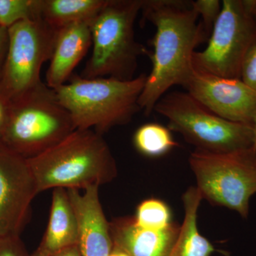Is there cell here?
I'll use <instances>...</instances> for the list:
<instances>
[{"mask_svg": "<svg viewBox=\"0 0 256 256\" xmlns=\"http://www.w3.org/2000/svg\"><path fill=\"white\" fill-rule=\"evenodd\" d=\"M140 12L156 28L152 66L138 101L140 110L150 116L170 88L183 86L193 70L195 48L207 38L192 1L143 0Z\"/></svg>", "mask_w": 256, "mask_h": 256, "instance_id": "1", "label": "cell"}, {"mask_svg": "<svg viewBox=\"0 0 256 256\" xmlns=\"http://www.w3.org/2000/svg\"><path fill=\"white\" fill-rule=\"evenodd\" d=\"M38 193L50 188L85 190L110 182L116 160L102 134L76 130L50 149L28 159Z\"/></svg>", "mask_w": 256, "mask_h": 256, "instance_id": "2", "label": "cell"}, {"mask_svg": "<svg viewBox=\"0 0 256 256\" xmlns=\"http://www.w3.org/2000/svg\"><path fill=\"white\" fill-rule=\"evenodd\" d=\"M146 74L128 80L114 78H85L72 76L55 89L76 130H92L102 134L110 128L130 122L140 110L139 101Z\"/></svg>", "mask_w": 256, "mask_h": 256, "instance_id": "3", "label": "cell"}, {"mask_svg": "<svg viewBox=\"0 0 256 256\" xmlns=\"http://www.w3.org/2000/svg\"><path fill=\"white\" fill-rule=\"evenodd\" d=\"M143 0H108L90 22L92 50L80 76L85 78H136L146 47L136 41L134 25Z\"/></svg>", "mask_w": 256, "mask_h": 256, "instance_id": "4", "label": "cell"}, {"mask_svg": "<svg viewBox=\"0 0 256 256\" xmlns=\"http://www.w3.org/2000/svg\"><path fill=\"white\" fill-rule=\"evenodd\" d=\"M15 101L2 143L26 159L50 149L76 130L55 90L46 82Z\"/></svg>", "mask_w": 256, "mask_h": 256, "instance_id": "5", "label": "cell"}, {"mask_svg": "<svg viewBox=\"0 0 256 256\" xmlns=\"http://www.w3.org/2000/svg\"><path fill=\"white\" fill-rule=\"evenodd\" d=\"M154 111L168 120L170 131L180 133L198 150L226 153L254 146L252 126L222 118L188 92H166Z\"/></svg>", "mask_w": 256, "mask_h": 256, "instance_id": "6", "label": "cell"}, {"mask_svg": "<svg viewBox=\"0 0 256 256\" xmlns=\"http://www.w3.org/2000/svg\"><path fill=\"white\" fill-rule=\"evenodd\" d=\"M202 198L236 210L244 218L256 193V154L254 146L226 153L195 150L188 158Z\"/></svg>", "mask_w": 256, "mask_h": 256, "instance_id": "7", "label": "cell"}, {"mask_svg": "<svg viewBox=\"0 0 256 256\" xmlns=\"http://www.w3.org/2000/svg\"><path fill=\"white\" fill-rule=\"evenodd\" d=\"M256 41V0H224L204 50L195 52L193 68L240 79L242 60Z\"/></svg>", "mask_w": 256, "mask_h": 256, "instance_id": "8", "label": "cell"}, {"mask_svg": "<svg viewBox=\"0 0 256 256\" xmlns=\"http://www.w3.org/2000/svg\"><path fill=\"white\" fill-rule=\"evenodd\" d=\"M57 30L42 18L20 22L8 28L0 95L15 100L43 82L42 67L52 58Z\"/></svg>", "mask_w": 256, "mask_h": 256, "instance_id": "9", "label": "cell"}, {"mask_svg": "<svg viewBox=\"0 0 256 256\" xmlns=\"http://www.w3.org/2000/svg\"><path fill=\"white\" fill-rule=\"evenodd\" d=\"M38 194L28 159L0 143V237L18 236Z\"/></svg>", "mask_w": 256, "mask_h": 256, "instance_id": "10", "label": "cell"}, {"mask_svg": "<svg viewBox=\"0 0 256 256\" xmlns=\"http://www.w3.org/2000/svg\"><path fill=\"white\" fill-rule=\"evenodd\" d=\"M183 87L202 105L222 118L252 126L256 92L240 79L226 78L193 68Z\"/></svg>", "mask_w": 256, "mask_h": 256, "instance_id": "11", "label": "cell"}, {"mask_svg": "<svg viewBox=\"0 0 256 256\" xmlns=\"http://www.w3.org/2000/svg\"><path fill=\"white\" fill-rule=\"evenodd\" d=\"M98 186L67 190L78 224V246L82 256H110L114 242L110 222L106 220L99 198Z\"/></svg>", "mask_w": 256, "mask_h": 256, "instance_id": "12", "label": "cell"}, {"mask_svg": "<svg viewBox=\"0 0 256 256\" xmlns=\"http://www.w3.org/2000/svg\"><path fill=\"white\" fill-rule=\"evenodd\" d=\"M180 228L181 226L173 222L164 230H146L138 226L133 216L120 217L110 222L114 246L129 256H169Z\"/></svg>", "mask_w": 256, "mask_h": 256, "instance_id": "13", "label": "cell"}, {"mask_svg": "<svg viewBox=\"0 0 256 256\" xmlns=\"http://www.w3.org/2000/svg\"><path fill=\"white\" fill-rule=\"evenodd\" d=\"M90 22L66 25L57 30L53 54L47 70L46 84L58 88L66 84L72 72L92 44Z\"/></svg>", "mask_w": 256, "mask_h": 256, "instance_id": "14", "label": "cell"}, {"mask_svg": "<svg viewBox=\"0 0 256 256\" xmlns=\"http://www.w3.org/2000/svg\"><path fill=\"white\" fill-rule=\"evenodd\" d=\"M78 244V220L68 191L63 188H54L48 226L38 246L52 256Z\"/></svg>", "mask_w": 256, "mask_h": 256, "instance_id": "15", "label": "cell"}, {"mask_svg": "<svg viewBox=\"0 0 256 256\" xmlns=\"http://www.w3.org/2000/svg\"><path fill=\"white\" fill-rule=\"evenodd\" d=\"M202 198L196 188H190L184 194V218L180 234L169 256H210L214 247L197 227V214Z\"/></svg>", "mask_w": 256, "mask_h": 256, "instance_id": "16", "label": "cell"}, {"mask_svg": "<svg viewBox=\"0 0 256 256\" xmlns=\"http://www.w3.org/2000/svg\"><path fill=\"white\" fill-rule=\"evenodd\" d=\"M108 0H41V18L58 28L76 22H90Z\"/></svg>", "mask_w": 256, "mask_h": 256, "instance_id": "17", "label": "cell"}, {"mask_svg": "<svg viewBox=\"0 0 256 256\" xmlns=\"http://www.w3.org/2000/svg\"><path fill=\"white\" fill-rule=\"evenodd\" d=\"M133 142L139 152L149 158L164 156L178 146L169 128L156 122L144 124L138 128Z\"/></svg>", "mask_w": 256, "mask_h": 256, "instance_id": "18", "label": "cell"}, {"mask_svg": "<svg viewBox=\"0 0 256 256\" xmlns=\"http://www.w3.org/2000/svg\"><path fill=\"white\" fill-rule=\"evenodd\" d=\"M133 218L138 226L154 232L164 230L173 223L170 207L158 198H148L141 202Z\"/></svg>", "mask_w": 256, "mask_h": 256, "instance_id": "19", "label": "cell"}, {"mask_svg": "<svg viewBox=\"0 0 256 256\" xmlns=\"http://www.w3.org/2000/svg\"><path fill=\"white\" fill-rule=\"evenodd\" d=\"M41 18V0H0V28Z\"/></svg>", "mask_w": 256, "mask_h": 256, "instance_id": "20", "label": "cell"}, {"mask_svg": "<svg viewBox=\"0 0 256 256\" xmlns=\"http://www.w3.org/2000/svg\"><path fill=\"white\" fill-rule=\"evenodd\" d=\"M192 4L198 16H202V25L208 40L214 25L220 16L222 3L218 0H196L192 1Z\"/></svg>", "mask_w": 256, "mask_h": 256, "instance_id": "21", "label": "cell"}, {"mask_svg": "<svg viewBox=\"0 0 256 256\" xmlns=\"http://www.w3.org/2000/svg\"><path fill=\"white\" fill-rule=\"evenodd\" d=\"M240 80L256 92V41L248 50L242 60Z\"/></svg>", "mask_w": 256, "mask_h": 256, "instance_id": "22", "label": "cell"}, {"mask_svg": "<svg viewBox=\"0 0 256 256\" xmlns=\"http://www.w3.org/2000/svg\"><path fill=\"white\" fill-rule=\"evenodd\" d=\"M0 256H30L18 236L0 237Z\"/></svg>", "mask_w": 256, "mask_h": 256, "instance_id": "23", "label": "cell"}, {"mask_svg": "<svg viewBox=\"0 0 256 256\" xmlns=\"http://www.w3.org/2000/svg\"><path fill=\"white\" fill-rule=\"evenodd\" d=\"M10 108L8 99L0 95V138H2L9 119Z\"/></svg>", "mask_w": 256, "mask_h": 256, "instance_id": "24", "label": "cell"}, {"mask_svg": "<svg viewBox=\"0 0 256 256\" xmlns=\"http://www.w3.org/2000/svg\"><path fill=\"white\" fill-rule=\"evenodd\" d=\"M8 47V28H0V60Z\"/></svg>", "mask_w": 256, "mask_h": 256, "instance_id": "25", "label": "cell"}, {"mask_svg": "<svg viewBox=\"0 0 256 256\" xmlns=\"http://www.w3.org/2000/svg\"><path fill=\"white\" fill-rule=\"evenodd\" d=\"M52 256H82L78 246L69 247Z\"/></svg>", "mask_w": 256, "mask_h": 256, "instance_id": "26", "label": "cell"}, {"mask_svg": "<svg viewBox=\"0 0 256 256\" xmlns=\"http://www.w3.org/2000/svg\"><path fill=\"white\" fill-rule=\"evenodd\" d=\"M110 256H129L124 252V250L118 248L114 246L112 252H111Z\"/></svg>", "mask_w": 256, "mask_h": 256, "instance_id": "27", "label": "cell"}, {"mask_svg": "<svg viewBox=\"0 0 256 256\" xmlns=\"http://www.w3.org/2000/svg\"><path fill=\"white\" fill-rule=\"evenodd\" d=\"M30 256H50L48 254H46L44 250H42L41 248L38 247V248L34 252L33 254H32Z\"/></svg>", "mask_w": 256, "mask_h": 256, "instance_id": "28", "label": "cell"}, {"mask_svg": "<svg viewBox=\"0 0 256 256\" xmlns=\"http://www.w3.org/2000/svg\"><path fill=\"white\" fill-rule=\"evenodd\" d=\"M252 129H254V150H255L256 154V112L255 118H254V124H252Z\"/></svg>", "mask_w": 256, "mask_h": 256, "instance_id": "29", "label": "cell"}]
</instances>
